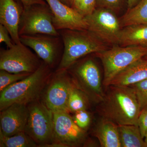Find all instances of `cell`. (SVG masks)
<instances>
[{
    "mask_svg": "<svg viewBox=\"0 0 147 147\" xmlns=\"http://www.w3.org/2000/svg\"><path fill=\"white\" fill-rule=\"evenodd\" d=\"M97 110L101 117L118 125H137L141 110L134 90L129 86L110 85Z\"/></svg>",
    "mask_w": 147,
    "mask_h": 147,
    "instance_id": "cell-1",
    "label": "cell"
},
{
    "mask_svg": "<svg viewBox=\"0 0 147 147\" xmlns=\"http://www.w3.org/2000/svg\"><path fill=\"white\" fill-rule=\"evenodd\" d=\"M51 69L42 61L36 71L0 92V111L14 103L28 105L39 100L53 74Z\"/></svg>",
    "mask_w": 147,
    "mask_h": 147,
    "instance_id": "cell-2",
    "label": "cell"
},
{
    "mask_svg": "<svg viewBox=\"0 0 147 147\" xmlns=\"http://www.w3.org/2000/svg\"><path fill=\"white\" fill-rule=\"evenodd\" d=\"M63 41V54L57 70H67L81 58L108 49L105 43L88 30L59 31Z\"/></svg>",
    "mask_w": 147,
    "mask_h": 147,
    "instance_id": "cell-3",
    "label": "cell"
},
{
    "mask_svg": "<svg viewBox=\"0 0 147 147\" xmlns=\"http://www.w3.org/2000/svg\"><path fill=\"white\" fill-rule=\"evenodd\" d=\"M95 54L102 62L104 69L102 84L107 88L118 74L147 55V47L115 45Z\"/></svg>",
    "mask_w": 147,
    "mask_h": 147,
    "instance_id": "cell-4",
    "label": "cell"
},
{
    "mask_svg": "<svg viewBox=\"0 0 147 147\" xmlns=\"http://www.w3.org/2000/svg\"><path fill=\"white\" fill-rule=\"evenodd\" d=\"M74 84L89 100L99 103L105 96L100 70L94 61L88 58L74 64L67 69Z\"/></svg>",
    "mask_w": 147,
    "mask_h": 147,
    "instance_id": "cell-5",
    "label": "cell"
},
{
    "mask_svg": "<svg viewBox=\"0 0 147 147\" xmlns=\"http://www.w3.org/2000/svg\"><path fill=\"white\" fill-rule=\"evenodd\" d=\"M28 117L25 132L38 147L52 143L54 137L53 113L39 100L28 105Z\"/></svg>",
    "mask_w": 147,
    "mask_h": 147,
    "instance_id": "cell-6",
    "label": "cell"
},
{
    "mask_svg": "<svg viewBox=\"0 0 147 147\" xmlns=\"http://www.w3.org/2000/svg\"><path fill=\"white\" fill-rule=\"evenodd\" d=\"M36 34L60 36L53 24L51 9L46 4H36L23 7L19 35Z\"/></svg>",
    "mask_w": 147,
    "mask_h": 147,
    "instance_id": "cell-7",
    "label": "cell"
},
{
    "mask_svg": "<svg viewBox=\"0 0 147 147\" xmlns=\"http://www.w3.org/2000/svg\"><path fill=\"white\" fill-rule=\"evenodd\" d=\"M42 62L36 54L21 42L0 50V69L11 73H33Z\"/></svg>",
    "mask_w": 147,
    "mask_h": 147,
    "instance_id": "cell-8",
    "label": "cell"
},
{
    "mask_svg": "<svg viewBox=\"0 0 147 147\" xmlns=\"http://www.w3.org/2000/svg\"><path fill=\"white\" fill-rule=\"evenodd\" d=\"M74 85L67 70H57L52 74L42 93V102L53 113H69L68 101Z\"/></svg>",
    "mask_w": 147,
    "mask_h": 147,
    "instance_id": "cell-9",
    "label": "cell"
},
{
    "mask_svg": "<svg viewBox=\"0 0 147 147\" xmlns=\"http://www.w3.org/2000/svg\"><path fill=\"white\" fill-rule=\"evenodd\" d=\"M88 29L103 42L118 45L121 27L120 20L114 11L108 9L96 8L90 15L85 16Z\"/></svg>",
    "mask_w": 147,
    "mask_h": 147,
    "instance_id": "cell-10",
    "label": "cell"
},
{
    "mask_svg": "<svg viewBox=\"0 0 147 147\" xmlns=\"http://www.w3.org/2000/svg\"><path fill=\"white\" fill-rule=\"evenodd\" d=\"M20 41L34 51L42 61L51 68L54 67L61 54H63L64 45L61 36L36 34L20 36Z\"/></svg>",
    "mask_w": 147,
    "mask_h": 147,
    "instance_id": "cell-11",
    "label": "cell"
},
{
    "mask_svg": "<svg viewBox=\"0 0 147 147\" xmlns=\"http://www.w3.org/2000/svg\"><path fill=\"white\" fill-rule=\"evenodd\" d=\"M53 113V142H60L67 147L79 146L85 143L86 138V130L77 125L68 113L60 111Z\"/></svg>",
    "mask_w": 147,
    "mask_h": 147,
    "instance_id": "cell-12",
    "label": "cell"
},
{
    "mask_svg": "<svg viewBox=\"0 0 147 147\" xmlns=\"http://www.w3.org/2000/svg\"><path fill=\"white\" fill-rule=\"evenodd\" d=\"M53 13V23L58 31L63 30H84L88 29L85 16L76 9L60 0H44Z\"/></svg>",
    "mask_w": 147,
    "mask_h": 147,
    "instance_id": "cell-13",
    "label": "cell"
},
{
    "mask_svg": "<svg viewBox=\"0 0 147 147\" xmlns=\"http://www.w3.org/2000/svg\"><path fill=\"white\" fill-rule=\"evenodd\" d=\"M28 105L14 103L1 111L0 131L5 136L24 132L28 117Z\"/></svg>",
    "mask_w": 147,
    "mask_h": 147,
    "instance_id": "cell-14",
    "label": "cell"
},
{
    "mask_svg": "<svg viewBox=\"0 0 147 147\" xmlns=\"http://www.w3.org/2000/svg\"><path fill=\"white\" fill-rule=\"evenodd\" d=\"M23 9L14 0H0V24L7 29L15 44L21 42L19 28Z\"/></svg>",
    "mask_w": 147,
    "mask_h": 147,
    "instance_id": "cell-15",
    "label": "cell"
},
{
    "mask_svg": "<svg viewBox=\"0 0 147 147\" xmlns=\"http://www.w3.org/2000/svg\"><path fill=\"white\" fill-rule=\"evenodd\" d=\"M146 79L147 59L144 57L134 62L118 74L110 82V85L127 86Z\"/></svg>",
    "mask_w": 147,
    "mask_h": 147,
    "instance_id": "cell-16",
    "label": "cell"
},
{
    "mask_svg": "<svg viewBox=\"0 0 147 147\" xmlns=\"http://www.w3.org/2000/svg\"><path fill=\"white\" fill-rule=\"evenodd\" d=\"M94 135L102 147H121L119 125L112 121L101 118L94 129Z\"/></svg>",
    "mask_w": 147,
    "mask_h": 147,
    "instance_id": "cell-17",
    "label": "cell"
},
{
    "mask_svg": "<svg viewBox=\"0 0 147 147\" xmlns=\"http://www.w3.org/2000/svg\"><path fill=\"white\" fill-rule=\"evenodd\" d=\"M118 45L147 47V25L124 27L120 34Z\"/></svg>",
    "mask_w": 147,
    "mask_h": 147,
    "instance_id": "cell-18",
    "label": "cell"
},
{
    "mask_svg": "<svg viewBox=\"0 0 147 147\" xmlns=\"http://www.w3.org/2000/svg\"><path fill=\"white\" fill-rule=\"evenodd\" d=\"M121 27L147 25V0H140L136 5L129 9L120 20Z\"/></svg>",
    "mask_w": 147,
    "mask_h": 147,
    "instance_id": "cell-19",
    "label": "cell"
},
{
    "mask_svg": "<svg viewBox=\"0 0 147 147\" xmlns=\"http://www.w3.org/2000/svg\"><path fill=\"white\" fill-rule=\"evenodd\" d=\"M121 147H147L137 125H119Z\"/></svg>",
    "mask_w": 147,
    "mask_h": 147,
    "instance_id": "cell-20",
    "label": "cell"
},
{
    "mask_svg": "<svg viewBox=\"0 0 147 147\" xmlns=\"http://www.w3.org/2000/svg\"><path fill=\"white\" fill-rule=\"evenodd\" d=\"M1 147H36L37 144L26 132L11 136H5L0 131Z\"/></svg>",
    "mask_w": 147,
    "mask_h": 147,
    "instance_id": "cell-21",
    "label": "cell"
},
{
    "mask_svg": "<svg viewBox=\"0 0 147 147\" xmlns=\"http://www.w3.org/2000/svg\"><path fill=\"white\" fill-rule=\"evenodd\" d=\"M89 100L86 95L74 84L69 97V112L74 113L80 110H87Z\"/></svg>",
    "mask_w": 147,
    "mask_h": 147,
    "instance_id": "cell-22",
    "label": "cell"
},
{
    "mask_svg": "<svg viewBox=\"0 0 147 147\" xmlns=\"http://www.w3.org/2000/svg\"><path fill=\"white\" fill-rule=\"evenodd\" d=\"M31 73H11L5 70L0 69V92L11 84L23 80Z\"/></svg>",
    "mask_w": 147,
    "mask_h": 147,
    "instance_id": "cell-23",
    "label": "cell"
},
{
    "mask_svg": "<svg viewBox=\"0 0 147 147\" xmlns=\"http://www.w3.org/2000/svg\"><path fill=\"white\" fill-rule=\"evenodd\" d=\"M135 92L140 110L147 108V79L129 86Z\"/></svg>",
    "mask_w": 147,
    "mask_h": 147,
    "instance_id": "cell-24",
    "label": "cell"
},
{
    "mask_svg": "<svg viewBox=\"0 0 147 147\" xmlns=\"http://www.w3.org/2000/svg\"><path fill=\"white\" fill-rule=\"evenodd\" d=\"M72 118L77 125L85 130L89 126L91 121V117L87 110L77 111L74 113Z\"/></svg>",
    "mask_w": 147,
    "mask_h": 147,
    "instance_id": "cell-25",
    "label": "cell"
},
{
    "mask_svg": "<svg viewBox=\"0 0 147 147\" xmlns=\"http://www.w3.org/2000/svg\"><path fill=\"white\" fill-rule=\"evenodd\" d=\"M96 2L97 0H84L77 10L84 16H88L96 8Z\"/></svg>",
    "mask_w": 147,
    "mask_h": 147,
    "instance_id": "cell-26",
    "label": "cell"
},
{
    "mask_svg": "<svg viewBox=\"0 0 147 147\" xmlns=\"http://www.w3.org/2000/svg\"><path fill=\"white\" fill-rule=\"evenodd\" d=\"M122 0H97L96 5L100 7L108 9L112 11H116L119 8Z\"/></svg>",
    "mask_w": 147,
    "mask_h": 147,
    "instance_id": "cell-27",
    "label": "cell"
},
{
    "mask_svg": "<svg viewBox=\"0 0 147 147\" xmlns=\"http://www.w3.org/2000/svg\"><path fill=\"white\" fill-rule=\"evenodd\" d=\"M137 124L142 137L144 139L147 131V108L143 109L140 112Z\"/></svg>",
    "mask_w": 147,
    "mask_h": 147,
    "instance_id": "cell-28",
    "label": "cell"
},
{
    "mask_svg": "<svg viewBox=\"0 0 147 147\" xmlns=\"http://www.w3.org/2000/svg\"><path fill=\"white\" fill-rule=\"evenodd\" d=\"M0 42H4L7 48L11 47L14 44L7 29L1 24H0Z\"/></svg>",
    "mask_w": 147,
    "mask_h": 147,
    "instance_id": "cell-29",
    "label": "cell"
},
{
    "mask_svg": "<svg viewBox=\"0 0 147 147\" xmlns=\"http://www.w3.org/2000/svg\"><path fill=\"white\" fill-rule=\"evenodd\" d=\"M20 1L22 3L24 7H28L36 4H46L44 0H20Z\"/></svg>",
    "mask_w": 147,
    "mask_h": 147,
    "instance_id": "cell-30",
    "label": "cell"
},
{
    "mask_svg": "<svg viewBox=\"0 0 147 147\" xmlns=\"http://www.w3.org/2000/svg\"><path fill=\"white\" fill-rule=\"evenodd\" d=\"M140 0H127L128 9L133 7L136 5Z\"/></svg>",
    "mask_w": 147,
    "mask_h": 147,
    "instance_id": "cell-31",
    "label": "cell"
},
{
    "mask_svg": "<svg viewBox=\"0 0 147 147\" xmlns=\"http://www.w3.org/2000/svg\"><path fill=\"white\" fill-rule=\"evenodd\" d=\"M72 5H73L74 8L77 9L79 6L82 4L84 0H72Z\"/></svg>",
    "mask_w": 147,
    "mask_h": 147,
    "instance_id": "cell-32",
    "label": "cell"
},
{
    "mask_svg": "<svg viewBox=\"0 0 147 147\" xmlns=\"http://www.w3.org/2000/svg\"><path fill=\"white\" fill-rule=\"evenodd\" d=\"M60 1L62 2L70 7H71V5L72 4V0H60Z\"/></svg>",
    "mask_w": 147,
    "mask_h": 147,
    "instance_id": "cell-33",
    "label": "cell"
},
{
    "mask_svg": "<svg viewBox=\"0 0 147 147\" xmlns=\"http://www.w3.org/2000/svg\"><path fill=\"white\" fill-rule=\"evenodd\" d=\"M144 141L146 144L147 146V131H146V135H145L144 138Z\"/></svg>",
    "mask_w": 147,
    "mask_h": 147,
    "instance_id": "cell-34",
    "label": "cell"
},
{
    "mask_svg": "<svg viewBox=\"0 0 147 147\" xmlns=\"http://www.w3.org/2000/svg\"><path fill=\"white\" fill-rule=\"evenodd\" d=\"M144 58H145V59H147V55H146V56H145Z\"/></svg>",
    "mask_w": 147,
    "mask_h": 147,
    "instance_id": "cell-35",
    "label": "cell"
}]
</instances>
